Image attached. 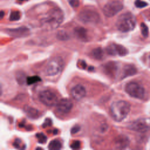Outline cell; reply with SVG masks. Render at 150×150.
<instances>
[{
	"label": "cell",
	"instance_id": "24",
	"mask_svg": "<svg viewBox=\"0 0 150 150\" xmlns=\"http://www.w3.org/2000/svg\"><path fill=\"white\" fill-rule=\"evenodd\" d=\"M141 33H142V36L145 38L148 37V33H149L148 28L146 25L145 23H141Z\"/></svg>",
	"mask_w": 150,
	"mask_h": 150
},
{
	"label": "cell",
	"instance_id": "12",
	"mask_svg": "<svg viewBox=\"0 0 150 150\" xmlns=\"http://www.w3.org/2000/svg\"><path fill=\"white\" fill-rule=\"evenodd\" d=\"M86 94V90L84 86L81 84H77L72 88L71 95L76 100H80L83 98Z\"/></svg>",
	"mask_w": 150,
	"mask_h": 150
},
{
	"label": "cell",
	"instance_id": "18",
	"mask_svg": "<svg viewBox=\"0 0 150 150\" xmlns=\"http://www.w3.org/2000/svg\"><path fill=\"white\" fill-rule=\"evenodd\" d=\"M48 148L51 150L60 149L62 148V144L58 139H53L49 143Z\"/></svg>",
	"mask_w": 150,
	"mask_h": 150
},
{
	"label": "cell",
	"instance_id": "29",
	"mask_svg": "<svg viewBox=\"0 0 150 150\" xmlns=\"http://www.w3.org/2000/svg\"><path fill=\"white\" fill-rule=\"evenodd\" d=\"M69 4L73 8H77L79 6L80 2L78 0H70Z\"/></svg>",
	"mask_w": 150,
	"mask_h": 150
},
{
	"label": "cell",
	"instance_id": "30",
	"mask_svg": "<svg viewBox=\"0 0 150 150\" xmlns=\"http://www.w3.org/2000/svg\"><path fill=\"white\" fill-rule=\"evenodd\" d=\"M80 127L79 126V125H75L71 129V134H76L77 133V132H79V131L80 130Z\"/></svg>",
	"mask_w": 150,
	"mask_h": 150
},
{
	"label": "cell",
	"instance_id": "20",
	"mask_svg": "<svg viewBox=\"0 0 150 150\" xmlns=\"http://www.w3.org/2000/svg\"><path fill=\"white\" fill-rule=\"evenodd\" d=\"M41 81V79L40 77L38 76H30L26 78V83L28 85H31L34 83H36L37 82H39Z\"/></svg>",
	"mask_w": 150,
	"mask_h": 150
},
{
	"label": "cell",
	"instance_id": "34",
	"mask_svg": "<svg viewBox=\"0 0 150 150\" xmlns=\"http://www.w3.org/2000/svg\"><path fill=\"white\" fill-rule=\"evenodd\" d=\"M149 16H150V11H149Z\"/></svg>",
	"mask_w": 150,
	"mask_h": 150
},
{
	"label": "cell",
	"instance_id": "7",
	"mask_svg": "<svg viewBox=\"0 0 150 150\" xmlns=\"http://www.w3.org/2000/svg\"><path fill=\"white\" fill-rule=\"evenodd\" d=\"M123 9V4L119 1H112L104 5L103 12L107 17H112Z\"/></svg>",
	"mask_w": 150,
	"mask_h": 150
},
{
	"label": "cell",
	"instance_id": "17",
	"mask_svg": "<svg viewBox=\"0 0 150 150\" xmlns=\"http://www.w3.org/2000/svg\"><path fill=\"white\" fill-rule=\"evenodd\" d=\"M24 110L26 114L28 115V116H29L30 118H37L39 116V111L34 108L29 106H26L25 107Z\"/></svg>",
	"mask_w": 150,
	"mask_h": 150
},
{
	"label": "cell",
	"instance_id": "16",
	"mask_svg": "<svg viewBox=\"0 0 150 150\" xmlns=\"http://www.w3.org/2000/svg\"><path fill=\"white\" fill-rule=\"evenodd\" d=\"M74 33L76 36L80 40L85 41L87 38V30L84 28L77 27L74 30Z\"/></svg>",
	"mask_w": 150,
	"mask_h": 150
},
{
	"label": "cell",
	"instance_id": "14",
	"mask_svg": "<svg viewBox=\"0 0 150 150\" xmlns=\"http://www.w3.org/2000/svg\"><path fill=\"white\" fill-rule=\"evenodd\" d=\"M8 33L13 37H23L27 36L29 33V29L26 27H20L16 29H8Z\"/></svg>",
	"mask_w": 150,
	"mask_h": 150
},
{
	"label": "cell",
	"instance_id": "33",
	"mask_svg": "<svg viewBox=\"0 0 150 150\" xmlns=\"http://www.w3.org/2000/svg\"><path fill=\"white\" fill-rule=\"evenodd\" d=\"M28 0H18V1L19 2H25V1H27Z\"/></svg>",
	"mask_w": 150,
	"mask_h": 150
},
{
	"label": "cell",
	"instance_id": "10",
	"mask_svg": "<svg viewBox=\"0 0 150 150\" xmlns=\"http://www.w3.org/2000/svg\"><path fill=\"white\" fill-rule=\"evenodd\" d=\"M106 51L108 54L112 56H124L128 53V50L124 46L115 43L109 45L106 47Z\"/></svg>",
	"mask_w": 150,
	"mask_h": 150
},
{
	"label": "cell",
	"instance_id": "8",
	"mask_svg": "<svg viewBox=\"0 0 150 150\" xmlns=\"http://www.w3.org/2000/svg\"><path fill=\"white\" fill-rule=\"evenodd\" d=\"M39 98L42 103L48 107L56 105L59 101L57 96L49 90L41 91L39 94Z\"/></svg>",
	"mask_w": 150,
	"mask_h": 150
},
{
	"label": "cell",
	"instance_id": "4",
	"mask_svg": "<svg viewBox=\"0 0 150 150\" xmlns=\"http://www.w3.org/2000/svg\"><path fill=\"white\" fill-rule=\"evenodd\" d=\"M79 20L86 24H96L100 19L99 14L91 8L83 9L79 14Z\"/></svg>",
	"mask_w": 150,
	"mask_h": 150
},
{
	"label": "cell",
	"instance_id": "9",
	"mask_svg": "<svg viewBox=\"0 0 150 150\" xmlns=\"http://www.w3.org/2000/svg\"><path fill=\"white\" fill-rule=\"evenodd\" d=\"M128 127L132 131L139 132H145L150 129L149 123L144 118H139L132 121Z\"/></svg>",
	"mask_w": 150,
	"mask_h": 150
},
{
	"label": "cell",
	"instance_id": "32",
	"mask_svg": "<svg viewBox=\"0 0 150 150\" xmlns=\"http://www.w3.org/2000/svg\"><path fill=\"white\" fill-rule=\"evenodd\" d=\"M4 12L2 11L1 12V19H2V18H3V16H4Z\"/></svg>",
	"mask_w": 150,
	"mask_h": 150
},
{
	"label": "cell",
	"instance_id": "25",
	"mask_svg": "<svg viewBox=\"0 0 150 150\" xmlns=\"http://www.w3.org/2000/svg\"><path fill=\"white\" fill-rule=\"evenodd\" d=\"M13 146H15L17 149H23L25 148V145H23V144L22 142V140L17 138L15 139L13 142Z\"/></svg>",
	"mask_w": 150,
	"mask_h": 150
},
{
	"label": "cell",
	"instance_id": "22",
	"mask_svg": "<svg viewBox=\"0 0 150 150\" xmlns=\"http://www.w3.org/2000/svg\"><path fill=\"white\" fill-rule=\"evenodd\" d=\"M57 38L59 40H66L69 39V35L66 32L63 30H60L57 33Z\"/></svg>",
	"mask_w": 150,
	"mask_h": 150
},
{
	"label": "cell",
	"instance_id": "19",
	"mask_svg": "<svg viewBox=\"0 0 150 150\" xmlns=\"http://www.w3.org/2000/svg\"><path fill=\"white\" fill-rule=\"evenodd\" d=\"M92 56H93L94 58L98 60H100L103 57V51L100 47L96 48L92 51Z\"/></svg>",
	"mask_w": 150,
	"mask_h": 150
},
{
	"label": "cell",
	"instance_id": "6",
	"mask_svg": "<svg viewBox=\"0 0 150 150\" xmlns=\"http://www.w3.org/2000/svg\"><path fill=\"white\" fill-rule=\"evenodd\" d=\"M63 66V60L60 57H57L51 60L47 63L45 71L47 76H55L61 72Z\"/></svg>",
	"mask_w": 150,
	"mask_h": 150
},
{
	"label": "cell",
	"instance_id": "28",
	"mask_svg": "<svg viewBox=\"0 0 150 150\" xmlns=\"http://www.w3.org/2000/svg\"><path fill=\"white\" fill-rule=\"evenodd\" d=\"M70 147L71 149H79L80 147V141L76 140L73 141L70 145Z\"/></svg>",
	"mask_w": 150,
	"mask_h": 150
},
{
	"label": "cell",
	"instance_id": "11",
	"mask_svg": "<svg viewBox=\"0 0 150 150\" xmlns=\"http://www.w3.org/2000/svg\"><path fill=\"white\" fill-rule=\"evenodd\" d=\"M56 106L57 111L60 113L66 114L70 112L71 110L73 103L70 99L63 98L58 101Z\"/></svg>",
	"mask_w": 150,
	"mask_h": 150
},
{
	"label": "cell",
	"instance_id": "13",
	"mask_svg": "<svg viewBox=\"0 0 150 150\" xmlns=\"http://www.w3.org/2000/svg\"><path fill=\"white\" fill-rule=\"evenodd\" d=\"M114 144L118 149H124L129 145V139L124 135H120L115 139Z\"/></svg>",
	"mask_w": 150,
	"mask_h": 150
},
{
	"label": "cell",
	"instance_id": "1",
	"mask_svg": "<svg viewBox=\"0 0 150 150\" xmlns=\"http://www.w3.org/2000/svg\"><path fill=\"white\" fill-rule=\"evenodd\" d=\"M64 14L62 11L57 8L50 9L40 20L43 28L47 30H54L58 28L62 23Z\"/></svg>",
	"mask_w": 150,
	"mask_h": 150
},
{
	"label": "cell",
	"instance_id": "23",
	"mask_svg": "<svg viewBox=\"0 0 150 150\" xmlns=\"http://www.w3.org/2000/svg\"><path fill=\"white\" fill-rule=\"evenodd\" d=\"M36 137L38 142L40 144H44L47 141L46 136L42 132H39V133L36 134Z\"/></svg>",
	"mask_w": 150,
	"mask_h": 150
},
{
	"label": "cell",
	"instance_id": "26",
	"mask_svg": "<svg viewBox=\"0 0 150 150\" xmlns=\"http://www.w3.org/2000/svg\"><path fill=\"white\" fill-rule=\"evenodd\" d=\"M134 4L135 6L138 8H143L148 5L146 2L141 0H136L134 2Z\"/></svg>",
	"mask_w": 150,
	"mask_h": 150
},
{
	"label": "cell",
	"instance_id": "27",
	"mask_svg": "<svg viewBox=\"0 0 150 150\" xmlns=\"http://www.w3.org/2000/svg\"><path fill=\"white\" fill-rule=\"evenodd\" d=\"M16 76H17V77H16L17 81H18V83H20V84L24 83V81H26V79L25 78V75H24L23 73H22L19 72V73H18V74H17Z\"/></svg>",
	"mask_w": 150,
	"mask_h": 150
},
{
	"label": "cell",
	"instance_id": "15",
	"mask_svg": "<svg viewBox=\"0 0 150 150\" xmlns=\"http://www.w3.org/2000/svg\"><path fill=\"white\" fill-rule=\"evenodd\" d=\"M137 73V69L134 65H125L122 70V78H125L128 76H133Z\"/></svg>",
	"mask_w": 150,
	"mask_h": 150
},
{
	"label": "cell",
	"instance_id": "5",
	"mask_svg": "<svg viewBox=\"0 0 150 150\" xmlns=\"http://www.w3.org/2000/svg\"><path fill=\"white\" fill-rule=\"evenodd\" d=\"M125 90L129 96L138 99H142L145 94L144 87L134 81L128 83L125 86Z\"/></svg>",
	"mask_w": 150,
	"mask_h": 150
},
{
	"label": "cell",
	"instance_id": "3",
	"mask_svg": "<svg viewBox=\"0 0 150 150\" xmlns=\"http://www.w3.org/2000/svg\"><path fill=\"white\" fill-rule=\"evenodd\" d=\"M115 25L117 29L120 32H128L135 28L136 19L132 13L127 12L118 16Z\"/></svg>",
	"mask_w": 150,
	"mask_h": 150
},
{
	"label": "cell",
	"instance_id": "21",
	"mask_svg": "<svg viewBox=\"0 0 150 150\" xmlns=\"http://www.w3.org/2000/svg\"><path fill=\"white\" fill-rule=\"evenodd\" d=\"M21 17V13L18 11H14L11 12L9 16V20L11 21H16L20 19Z\"/></svg>",
	"mask_w": 150,
	"mask_h": 150
},
{
	"label": "cell",
	"instance_id": "2",
	"mask_svg": "<svg viewBox=\"0 0 150 150\" xmlns=\"http://www.w3.org/2000/svg\"><path fill=\"white\" fill-rule=\"evenodd\" d=\"M130 110V104L124 100L117 101L112 103L110 107L112 117L117 122L124 120L128 115Z\"/></svg>",
	"mask_w": 150,
	"mask_h": 150
},
{
	"label": "cell",
	"instance_id": "31",
	"mask_svg": "<svg viewBox=\"0 0 150 150\" xmlns=\"http://www.w3.org/2000/svg\"><path fill=\"white\" fill-rule=\"evenodd\" d=\"M52 122L51 120L49 119V118H47V119H46L44 124H43V127H46L50 126L52 125Z\"/></svg>",
	"mask_w": 150,
	"mask_h": 150
}]
</instances>
